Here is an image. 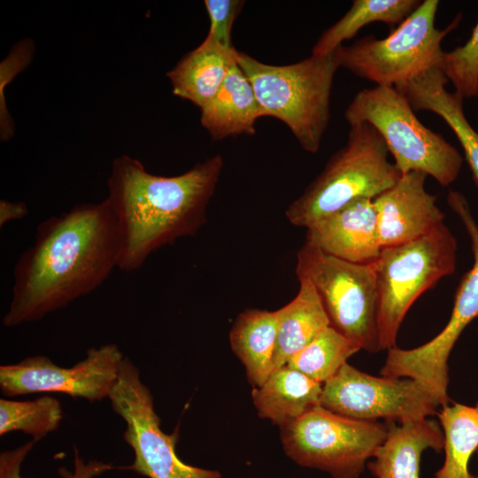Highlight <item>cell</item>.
<instances>
[{"instance_id":"obj_1","label":"cell","mask_w":478,"mask_h":478,"mask_svg":"<svg viewBox=\"0 0 478 478\" xmlns=\"http://www.w3.org/2000/svg\"><path fill=\"white\" fill-rule=\"evenodd\" d=\"M120 235L106 199L50 216L18 258L10 306L2 324L36 321L96 289L118 267Z\"/></svg>"},{"instance_id":"obj_2","label":"cell","mask_w":478,"mask_h":478,"mask_svg":"<svg viewBox=\"0 0 478 478\" xmlns=\"http://www.w3.org/2000/svg\"><path fill=\"white\" fill-rule=\"evenodd\" d=\"M223 166L214 155L183 173L161 176L127 155L115 158L105 199L120 230L118 268L135 271L158 249L194 236L206 220Z\"/></svg>"},{"instance_id":"obj_3","label":"cell","mask_w":478,"mask_h":478,"mask_svg":"<svg viewBox=\"0 0 478 478\" xmlns=\"http://www.w3.org/2000/svg\"><path fill=\"white\" fill-rule=\"evenodd\" d=\"M237 63L251 83L262 117L281 120L305 151L317 153L329 123L339 69L334 53L276 66L239 51Z\"/></svg>"},{"instance_id":"obj_4","label":"cell","mask_w":478,"mask_h":478,"mask_svg":"<svg viewBox=\"0 0 478 478\" xmlns=\"http://www.w3.org/2000/svg\"><path fill=\"white\" fill-rule=\"evenodd\" d=\"M388 155L385 142L374 127L367 123L351 126L346 143L289 205L287 220L307 228L357 199H374L402 175Z\"/></svg>"},{"instance_id":"obj_5","label":"cell","mask_w":478,"mask_h":478,"mask_svg":"<svg viewBox=\"0 0 478 478\" xmlns=\"http://www.w3.org/2000/svg\"><path fill=\"white\" fill-rule=\"evenodd\" d=\"M344 119L350 127L367 123L374 127L402 174L421 171L447 187L460 173L459 151L425 127L395 87L376 85L358 91L345 109Z\"/></svg>"},{"instance_id":"obj_6","label":"cell","mask_w":478,"mask_h":478,"mask_svg":"<svg viewBox=\"0 0 478 478\" xmlns=\"http://www.w3.org/2000/svg\"><path fill=\"white\" fill-rule=\"evenodd\" d=\"M438 0H424L385 38L365 36L334 52L339 68L377 86L402 85L424 72L439 67L446 35L456 28L459 13L444 29L436 27Z\"/></svg>"},{"instance_id":"obj_7","label":"cell","mask_w":478,"mask_h":478,"mask_svg":"<svg viewBox=\"0 0 478 478\" xmlns=\"http://www.w3.org/2000/svg\"><path fill=\"white\" fill-rule=\"evenodd\" d=\"M457 240L443 223L428 235L382 248L374 263L379 299L381 350L396 346L415 300L456 268Z\"/></svg>"},{"instance_id":"obj_8","label":"cell","mask_w":478,"mask_h":478,"mask_svg":"<svg viewBox=\"0 0 478 478\" xmlns=\"http://www.w3.org/2000/svg\"><path fill=\"white\" fill-rule=\"evenodd\" d=\"M296 274L314 287L330 327L361 350L382 351L374 263H351L305 243L297 253Z\"/></svg>"},{"instance_id":"obj_9","label":"cell","mask_w":478,"mask_h":478,"mask_svg":"<svg viewBox=\"0 0 478 478\" xmlns=\"http://www.w3.org/2000/svg\"><path fill=\"white\" fill-rule=\"evenodd\" d=\"M285 454L332 478H359L387 436V423L358 420L319 405L281 427Z\"/></svg>"},{"instance_id":"obj_10","label":"cell","mask_w":478,"mask_h":478,"mask_svg":"<svg viewBox=\"0 0 478 478\" xmlns=\"http://www.w3.org/2000/svg\"><path fill=\"white\" fill-rule=\"evenodd\" d=\"M447 200L470 237L473 266L459 284L451 314L443 329L415 348L401 349L396 345L389 349L380 371L382 376L411 378L424 383L436 394L442 406L450 402L449 356L463 330L478 317V224L461 193L450 191Z\"/></svg>"},{"instance_id":"obj_11","label":"cell","mask_w":478,"mask_h":478,"mask_svg":"<svg viewBox=\"0 0 478 478\" xmlns=\"http://www.w3.org/2000/svg\"><path fill=\"white\" fill-rule=\"evenodd\" d=\"M108 398L127 424L123 439L135 453L133 463L121 469L147 478H221L220 471L189 465L177 456L178 432L166 434L161 429L153 397L138 367L127 357Z\"/></svg>"},{"instance_id":"obj_12","label":"cell","mask_w":478,"mask_h":478,"mask_svg":"<svg viewBox=\"0 0 478 478\" xmlns=\"http://www.w3.org/2000/svg\"><path fill=\"white\" fill-rule=\"evenodd\" d=\"M320 406L358 420L403 422L436 414L442 405L419 381L374 376L345 363L323 383Z\"/></svg>"},{"instance_id":"obj_13","label":"cell","mask_w":478,"mask_h":478,"mask_svg":"<svg viewBox=\"0 0 478 478\" xmlns=\"http://www.w3.org/2000/svg\"><path fill=\"white\" fill-rule=\"evenodd\" d=\"M125 356L115 343L91 347L70 367L43 355L0 366V390L9 397L33 393H62L90 403L109 397Z\"/></svg>"},{"instance_id":"obj_14","label":"cell","mask_w":478,"mask_h":478,"mask_svg":"<svg viewBox=\"0 0 478 478\" xmlns=\"http://www.w3.org/2000/svg\"><path fill=\"white\" fill-rule=\"evenodd\" d=\"M427 174L411 171L373 201L381 248L419 239L444 223L436 196L425 188Z\"/></svg>"},{"instance_id":"obj_15","label":"cell","mask_w":478,"mask_h":478,"mask_svg":"<svg viewBox=\"0 0 478 478\" xmlns=\"http://www.w3.org/2000/svg\"><path fill=\"white\" fill-rule=\"evenodd\" d=\"M374 199H357L306 228L305 243L356 264H373L382 251Z\"/></svg>"},{"instance_id":"obj_16","label":"cell","mask_w":478,"mask_h":478,"mask_svg":"<svg viewBox=\"0 0 478 478\" xmlns=\"http://www.w3.org/2000/svg\"><path fill=\"white\" fill-rule=\"evenodd\" d=\"M386 423V438L367 462L366 468L375 478H420L423 451L443 450V433L439 422L425 418Z\"/></svg>"},{"instance_id":"obj_17","label":"cell","mask_w":478,"mask_h":478,"mask_svg":"<svg viewBox=\"0 0 478 478\" xmlns=\"http://www.w3.org/2000/svg\"><path fill=\"white\" fill-rule=\"evenodd\" d=\"M448 81L438 67H433L396 89L407 98L414 112L429 111L445 121L459 142L478 187V131L465 115L464 99L445 89Z\"/></svg>"},{"instance_id":"obj_18","label":"cell","mask_w":478,"mask_h":478,"mask_svg":"<svg viewBox=\"0 0 478 478\" xmlns=\"http://www.w3.org/2000/svg\"><path fill=\"white\" fill-rule=\"evenodd\" d=\"M200 122L212 140L254 135L261 109L248 77L238 63L228 72L214 97L200 109Z\"/></svg>"},{"instance_id":"obj_19","label":"cell","mask_w":478,"mask_h":478,"mask_svg":"<svg viewBox=\"0 0 478 478\" xmlns=\"http://www.w3.org/2000/svg\"><path fill=\"white\" fill-rule=\"evenodd\" d=\"M239 51L204 39L166 73L173 94L200 109L219 91Z\"/></svg>"},{"instance_id":"obj_20","label":"cell","mask_w":478,"mask_h":478,"mask_svg":"<svg viewBox=\"0 0 478 478\" xmlns=\"http://www.w3.org/2000/svg\"><path fill=\"white\" fill-rule=\"evenodd\" d=\"M322 383L285 365L273 370L251 398L258 416L281 427L320 405Z\"/></svg>"},{"instance_id":"obj_21","label":"cell","mask_w":478,"mask_h":478,"mask_svg":"<svg viewBox=\"0 0 478 478\" xmlns=\"http://www.w3.org/2000/svg\"><path fill=\"white\" fill-rule=\"evenodd\" d=\"M277 333L278 311L256 308L241 312L230 329L231 349L254 388L262 385L274 370Z\"/></svg>"},{"instance_id":"obj_22","label":"cell","mask_w":478,"mask_h":478,"mask_svg":"<svg viewBox=\"0 0 478 478\" xmlns=\"http://www.w3.org/2000/svg\"><path fill=\"white\" fill-rule=\"evenodd\" d=\"M297 296L278 309V333L274 370L285 366L289 358L330 326L320 299L305 278H297Z\"/></svg>"},{"instance_id":"obj_23","label":"cell","mask_w":478,"mask_h":478,"mask_svg":"<svg viewBox=\"0 0 478 478\" xmlns=\"http://www.w3.org/2000/svg\"><path fill=\"white\" fill-rule=\"evenodd\" d=\"M443 433L444 461L435 478H475L469 460L478 449V401L474 406L445 405L437 412Z\"/></svg>"},{"instance_id":"obj_24","label":"cell","mask_w":478,"mask_h":478,"mask_svg":"<svg viewBox=\"0 0 478 478\" xmlns=\"http://www.w3.org/2000/svg\"><path fill=\"white\" fill-rule=\"evenodd\" d=\"M421 3L419 0H354L348 12L318 38L312 55L333 54L344 41L373 22L401 24Z\"/></svg>"},{"instance_id":"obj_25","label":"cell","mask_w":478,"mask_h":478,"mask_svg":"<svg viewBox=\"0 0 478 478\" xmlns=\"http://www.w3.org/2000/svg\"><path fill=\"white\" fill-rule=\"evenodd\" d=\"M360 350L354 342L329 326L294 354L286 365L323 384Z\"/></svg>"},{"instance_id":"obj_26","label":"cell","mask_w":478,"mask_h":478,"mask_svg":"<svg viewBox=\"0 0 478 478\" xmlns=\"http://www.w3.org/2000/svg\"><path fill=\"white\" fill-rule=\"evenodd\" d=\"M63 411L53 397L42 396L34 400L0 399V436L21 431L39 441L60 425Z\"/></svg>"},{"instance_id":"obj_27","label":"cell","mask_w":478,"mask_h":478,"mask_svg":"<svg viewBox=\"0 0 478 478\" xmlns=\"http://www.w3.org/2000/svg\"><path fill=\"white\" fill-rule=\"evenodd\" d=\"M438 68L463 99L478 96V21L464 45L443 51Z\"/></svg>"},{"instance_id":"obj_28","label":"cell","mask_w":478,"mask_h":478,"mask_svg":"<svg viewBox=\"0 0 478 478\" xmlns=\"http://www.w3.org/2000/svg\"><path fill=\"white\" fill-rule=\"evenodd\" d=\"M243 0H205L210 27L204 39L226 48H232L234 22L244 5Z\"/></svg>"},{"instance_id":"obj_29","label":"cell","mask_w":478,"mask_h":478,"mask_svg":"<svg viewBox=\"0 0 478 478\" xmlns=\"http://www.w3.org/2000/svg\"><path fill=\"white\" fill-rule=\"evenodd\" d=\"M73 470L67 469L66 466L58 467V474L61 478H95L114 468L111 463L99 460H89L85 462L80 455L77 447L73 445Z\"/></svg>"},{"instance_id":"obj_30","label":"cell","mask_w":478,"mask_h":478,"mask_svg":"<svg viewBox=\"0 0 478 478\" xmlns=\"http://www.w3.org/2000/svg\"><path fill=\"white\" fill-rule=\"evenodd\" d=\"M36 442L33 439L13 450L2 451L0 453V478H22V463Z\"/></svg>"},{"instance_id":"obj_31","label":"cell","mask_w":478,"mask_h":478,"mask_svg":"<svg viewBox=\"0 0 478 478\" xmlns=\"http://www.w3.org/2000/svg\"><path fill=\"white\" fill-rule=\"evenodd\" d=\"M28 214V208L24 202L0 201V226L8 221L22 220Z\"/></svg>"},{"instance_id":"obj_32","label":"cell","mask_w":478,"mask_h":478,"mask_svg":"<svg viewBox=\"0 0 478 478\" xmlns=\"http://www.w3.org/2000/svg\"><path fill=\"white\" fill-rule=\"evenodd\" d=\"M476 454H477V456H478V449H477V451H476ZM475 478H478V475L475 476Z\"/></svg>"}]
</instances>
